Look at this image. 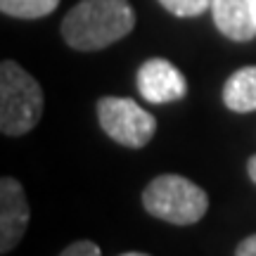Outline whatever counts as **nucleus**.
<instances>
[{"label":"nucleus","instance_id":"1","mask_svg":"<svg viewBox=\"0 0 256 256\" xmlns=\"http://www.w3.org/2000/svg\"><path fill=\"white\" fill-rule=\"evenodd\" d=\"M136 26V12L128 0H81L62 22L66 46L81 52L110 48Z\"/></svg>","mask_w":256,"mask_h":256},{"label":"nucleus","instance_id":"2","mask_svg":"<svg viewBox=\"0 0 256 256\" xmlns=\"http://www.w3.org/2000/svg\"><path fill=\"white\" fill-rule=\"evenodd\" d=\"M43 114V90L17 62L0 64V130L5 136H24L34 130Z\"/></svg>","mask_w":256,"mask_h":256},{"label":"nucleus","instance_id":"3","mask_svg":"<svg viewBox=\"0 0 256 256\" xmlns=\"http://www.w3.org/2000/svg\"><path fill=\"white\" fill-rule=\"evenodd\" d=\"M142 204L147 214H152L154 218L176 226H192L206 214L209 197L200 185L188 180L185 176L164 174L150 180L142 192Z\"/></svg>","mask_w":256,"mask_h":256},{"label":"nucleus","instance_id":"4","mask_svg":"<svg viewBox=\"0 0 256 256\" xmlns=\"http://www.w3.org/2000/svg\"><path fill=\"white\" fill-rule=\"evenodd\" d=\"M98 119L114 142L126 147H145L156 130V119L130 98H100Z\"/></svg>","mask_w":256,"mask_h":256},{"label":"nucleus","instance_id":"5","mask_svg":"<svg viewBox=\"0 0 256 256\" xmlns=\"http://www.w3.org/2000/svg\"><path fill=\"white\" fill-rule=\"evenodd\" d=\"M138 90L142 100L152 104H166V102L183 100L188 92V83L180 69H176L168 60L152 57L138 69Z\"/></svg>","mask_w":256,"mask_h":256},{"label":"nucleus","instance_id":"6","mask_svg":"<svg viewBox=\"0 0 256 256\" xmlns=\"http://www.w3.org/2000/svg\"><path fill=\"white\" fill-rule=\"evenodd\" d=\"M28 200L24 188L14 178L0 180V252L8 254L19 244L28 228Z\"/></svg>","mask_w":256,"mask_h":256},{"label":"nucleus","instance_id":"7","mask_svg":"<svg viewBox=\"0 0 256 256\" xmlns=\"http://www.w3.org/2000/svg\"><path fill=\"white\" fill-rule=\"evenodd\" d=\"M211 14L220 34L235 43H247L256 36L252 0H211Z\"/></svg>","mask_w":256,"mask_h":256},{"label":"nucleus","instance_id":"8","mask_svg":"<svg viewBox=\"0 0 256 256\" xmlns=\"http://www.w3.org/2000/svg\"><path fill=\"white\" fill-rule=\"evenodd\" d=\"M223 102L232 112L256 110V66H242L223 86Z\"/></svg>","mask_w":256,"mask_h":256},{"label":"nucleus","instance_id":"9","mask_svg":"<svg viewBox=\"0 0 256 256\" xmlns=\"http://www.w3.org/2000/svg\"><path fill=\"white\" fill-rule=\"evenodd\" d=\"M60 0H0V10L8 17L17 19H38L55 12Z\"/></svg>","mask_w":256,"mask_h":256},{"label":"nucleus","instance_id":"10","mask_svg":"<svg viewBox=\"0 0 256 256\" xmlns=\"http://www.w3.org/2000/svg\"><path fill=\"white\" fill-rule=\"evenodd\" d=\"M176 17H200L202 12L211 10V0H159Z\"/></svg>","mask_w":256,"mask_h":256},{"label":"nucleus","instance_id":"11","mask_svg":"<svg viewBox=\"0 0 256 256\" xmlns=\"http://www.w3.org/2000/svg\"><path fill=\"white\" fill-rule=\"evenodd\" d=\"M60 256H102L100 247L95 242H88V240H81V242H74L64 249Z\"/></svg>","mask_w":256,"mask_h":256},{"label":"nucleus","instance_id":"12","mask_svg":"<svg viewBox=\"0 0 256 256\" xmlns=\"http://www.w3.org/2000/svg\"><path fill=\"white\" fill-rule=\"evenodd\" d=\"M235 256H256V235H249L238 244Z\"/></svg>","mask_w":256,"mask_h":256},{"label":"nucleus","instance_id":"13","mask_svg":"<svg viewBox=\"0 0 256 256\" xmlns=\"http://www.w3.org/2000/svg\"><path fill=\"white\" fill-rule=\"evenodd\" d=\"M247 171H249V178L256 183V154L249 159V164H247Z\"/></svg>","mask_w":256,"mask_h":256},{"label":"nucleus","instance_id":"14","mask_svg":"<svg viewBox=\"0 0 256 256\" xmlns=\"http://www.w3.org/2000/svg\"><path fill=\"white\" fill-rule=\"evenodd\" d=\"M119 256H150V254H142V252H126V254H119Z\"/></svg>","mask_w":256,"mask_h":256},{"label":"nucleus","instance_id":"15","mask_svg":"<svg viewBox=\"0 0 256 256\" xmlns=\"http://www.w3.org/2000/svg\"><path fill=\"white\" fill-rule=\"evenodd\" d=\"M252 10H254V22H256V0H252Z\"/></svg>","mask_w":256,"mask_h":256}]
</instances>
